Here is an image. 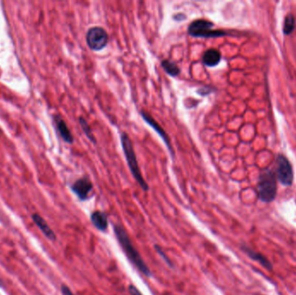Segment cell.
I'll use <instances>...</instances> for the list:
<instances>
[{
	"label": "cell",
	"instance_id": "obj_18",
	"mask_svg": "<svg viewBox=\"0 0 296 295\" xmlns=\"http://www.w3.org/2000/svg\"><path fill=\"white\" fill-rule=\"evenodd\" d=\"M128 291H129V293L131 295H143L140 291H139L136 286H134V285H130L129 286V288H128Z\"/></svg>",
	"mask_w": 296,
	"mask_h": 295
},
{
	"label": "cell",
	"instance_id": "obj_13",
	"mask_svg": "<svg viewBox=\"0 0 296 295\" xmlns=\"http://www.w3.org/2000/svg\"><path fill=\"white\" fill-rule=\"evenodd\" d=\"M222 55L218 49H209L203 53L202 61L203 64L207 67H215L219 64Z\"/></svg>",
	"mask_w": 296,
	"mask_h": 295
},
{
	"label": "cell",
	"instance_id": "obj_16",
	"mask_svg": "<svg viewBox=\"0 0 296 295\" xmlns=\"http://www.w3.org/2000/svg\"><path fill=\"white\" fill-rule=\"evenodd\" d=\"M79 123L81 125V129L83 130L85 134H86V136L90 139V141L96 143V138L94 136L92 129L90 128V126L88 125V123H87V121H86L83 117H80V118H79Z\"/></svg>",
	"mask_w": 296,
	"mask_h": 295
},
{
	"label": "cell",
	"instance_id": "obj_5",
	"mask_svg": "<svg viewBox=\"0 0 296 295\" xmlns=\"http://www.w3.org/2000/svg\"><path fill=\"white\" fill-rule=\"evenodd\" d=\"M276 173L277 181L283 186H292L294 179L293 165L284 154H278L276 157Z\"/></svg>",
	"mask_w": 296,
	"mask_h": 295
},
{
	"label": "cell",
	"instance_id": "obj_8",
	"mask_svg": "<svg viewBox=\"0 0 296 295\" xmlns=\"http://www.w3.org/2000/svg\"><path fill=\"white\" fill-rule=\"evenodd\" d=\"M140 115L142 116L143 120L160 135V138L163 139V141L165 142L166 146L168 148L171 156L174 157V151L171 148V141H170V139H169V136L167 135V133H166V131L160 127V125L149 113H145V112L142 111V112H140Z\"/></svg>",
	"mask_w": 296,
	"mask_h": 295
},
{
	"label": "cell",
	"instance_id": "obj_22",
	"mask_svg": "<svg viewBox=\"0 0 296 295\" xmlns=\"http://www.w3.org/2000/svg\"><path fill=\"white\" fill-rule=\"evenodd\" d=\"M3 286V284H2V281H1V279H0V286Z\"/></svg>",
	"mask_w": 296,
	"mask_h": 295
},
{
	"label": "cell",
	"instance_id": "obj_15",
	"mask_svg": "<svg viewBox=\"0 0 296 295\" xmlns=\"http://www.w3.org/2000/svg\"><path fill=\"white\" fill-rule=\"evenodd\" d=\"M161 66L164 70L172 77H176L180 75V69L173 62L170 60H163L161 62Z\"/></svg>",
	"mask_w": 296,
	"mask_h": 295
},
{
	"label": "cell",
	"instance_id": "obj_4",
	"mask_svg": "<svg viewBox=\"0 0 296 295\" xmlns=\"http://www.w3.org/2000/svg\"><path fill=\"white\" fill-rule=\"evenodd\" d=\"M214 23L212 21L206 19H197L192 21L189 25L188 35L194 38H216L224 37L228 35V33L222 29H213Z\"/></svg>",
	"mask_w": 296,
	"mask_h": 295
},
{
	"label": "cell",
	"instance_id": "obj_17",
	"mask_svg": "<svg viewBox=\"0 0 296 295\" xmlns=\"http://www.w3.org/2000/svg\"><path fill=\"white\" fill-rule=\"evenodd\" d=\"M155 249H156V251L158 252V254H159V255H160V256H161V257L164 259L165 261H166V263L168 264V265H170V266L172 267V264L171 263V261H170V260H169L168 258H167V256H166V255L164 254V252L162 251V249H160V247L158 246V245L155 246Z\"/></svg>",
	"mask_w": 296,
	"mask_h": 295
},
{
	"label": "cell",
	"instance_id": "obj_12",
	"mask_svg": "<svg viewBox=\"0 0 296 295\" xmlns=\"http://www.w3.org/2000/svg\"><path fill=\"white\" fill-rule=\"evenodd\" d=\"M90 220L96 229L100 231L105 232L108 229V219L104 212L96 211L90 216Z\"/></svg>",
	"mask_w": 296,
	"mask_h": 295
},
{
	"label": "cell",
	"instance_id": "obj_14",
	"mask_svg": "<svg viewBox=\"0 0 296 295\" xmlns=\"http://www.w3.org/2000/svg\"><path fill=\"white\" fill-rule=\"evenodd\" d=\"M294 29H295V18H294L293 13L288 12L285 16L282 32L285 36H289L293 33Z\"/></svg>",
	"mask_w": 296,
	"mask_h": 295
},
{
	"label": "cell",
	"instance_id": "obj_6",
	"mask_svg": "<svg viewBox=\"0 0 296 295\" xmlns=\"http://www.w3.org/2000/svg\"><path fill=\"white\" fill-rule=\"evenodd\" d=\"M87 46L94 51H100L107 46L108 43V32L102 27L90 28L86 35Z\"/></svg>",
	"mask_w": 296,
	"mask_h": 295
},
{
	"label": "cell",
	"instance_id": "obj_1",
	"mask_svg": "<svg viewBox=\"0 0 296 295\" xmlns=\"http://www.w3.org/2000/svg\"><path fill=\"white\" fill-rule=\"evenodd\" d=\"M113 231H114L117 240L119 242L120 245L122 246L123 251L125 252V255H127L131 263L133 264L139 272L142 273L143 275L147 277L151 276L150 269L132 243L127 230L121 224H114Z\"/></svg>",
	"mask_w": 296,
	"mask_h": 295
},
{
	"label": "cell",
	"instance_id": "obj_10",
	"mask_svg": "<svg viewBox=\"0 0 296 295\" xmlns=\"http://www.w3.org/2000/svg\"><path fill=\"white\" fill-rule=\"evenodd\" d=\"M54 122H55V127L58 131L60 136L64 141L69 144H72L74 142L72 133L70 132V128H68L66 122H64V119L60 115L54 116Z\"/></svg>",
	"mask_w": 296,
	"mask_h": 295
},
{
	"label": "cell",
	"instance_id": "obj_23",
	"mask_svg": "<svg viewBox=\"0 0 296 295\" xmlns=\"http://www.w3.org/2000/svg\"><path fill=\"white\" fill-rule=\"evenodd\" d=\"M254 295H261V294H258V293H256V294H254Z\"/></svg>",
	"mask_w": 296,
	"mask_h": 295
},
{
	"label": "cell",
	"instance_id": "obj_9",
	"mask_svg": "<svg viewBox=\"0 0 296 295\" xmlns=\"http://www.w3.org/2000/svg\"><path fill=\"white\" fill-rule=\"evenodd\" d=\"M241 249L244 254L247 255L248 257H250L254 261H256L263 269H266L268 271H273V264L263 254H261L260 252L256 251L255 249H251L250 247L248 246L246 244H242Z\"/></svg>",
	"mask_w": 296,
	"mask_h": 295
},
{
	"label": "cell",
	"instance_id": "obj_21",
	"mask_svg": "<svg viewBox=\"0 0 296 295\" xmlns=\"http://www.w3.org/2000/svg\"><path fill=\"white\" fill-rule=\"evenodd\" d=\"M186 16H185V15L182 14V13H179V14L176 15V16H175V17H173V18H174V19H176V20L177 21H181L182 20V19H183V18H186Z\"/></svg>",
	"mask_w": 296,
	"mask_h": 295
},
{
	"label": "cell",
	"instance_id": "obj_3",
	"mask_svg": "<svg viewBox=\"0 0 296 295\" xmlns=\"http://www.w3.org/2000/svg\"><path fill=\"white\" fill-rule=\"evenodd\" d=\"M121 141H122V149L125 154L127 162L130 169L131 172L133 174L134 179L136 180L139 186L145 191L149 190V186L143 179L141 171L139 170V164L137 161L136 154L134 153V145L131 141L130 138L128 136V133H122L121 134Z\"/></svg>",
	"mask_w": 296,
	"mask_h": 295
},
{
	"label": "cell",
	"instance_id": "obj_11",
	"mask_svg": "<svg viewBox=\"0 0 296 295\" xmlns=\"http://www.w3.org/2000/svg\"><path fill=\"white\" fill-rule=\"evenodd\" d=\"M32 219H33V222L36 223V225L38 226V229L43 232V234L48 239L51 241H55L56 239L55 232L53 231L52 229L48 225L46 221L44 220L40 215L37 214V213L32 215Z\"/></svg>",
	"mask_w": 296,
	"mask_h": 295
},
{
	"label": "cell",
	"instance_id": "obj_7",
	"mask_svg": "<svg viewBox=\"0 0 296 295\" xmlns=\"http://www.w3.org/2000/svg\"><path fill=\"white\" fill-rule=\"evenodd\" d=\"M71 190L81 201H85L90 197L93 190V184L87 178H81L71 185Z\"/></svg>",
	"mask_w": 296,
	"mask_h": 295
},
{
	"label": "cell",
	"instance_id": "obj_19",
	"mask_svg": "<svg viewBox=\"0 0 296 295\" xmlns=\"http://www.w3.org/2000/svg\"><path fill=\"white\" fill-rule=\"evenodd\" d=\"M61 290L64 295H75L66 285H63L61 287Z\"/></svg>",
	"mask_w": 296,
	"mask_h": 295
},
{
	"label": "cell",
	"instance_id": "obj_20",
	"mask_svg": "<svg viewBox=\"0 0 296 295\" xmlns=\"http://www.w3.org/2000/svg\"><path fill=\"white\" fill-rule=\"evenodd\" d=\"M211 92H212L211 88H206V87H203V88H200V90H197V93L202 96H207V95H209Z\"/></svg>",
	"mask_w": 296,
	"mask_h": 295
},
{
	"label": "cell",
	"instance_id": "obj_2",
	"mask_svg": "<svg viewBox=\"0 0 296 295\" xmlns=\"http://www.w3.org/2000/svg\"><path fill=\"white\" fill-rule=\"evenodd\" d=\"M277 179L272 168L265 167L259 173L256 193L258 199L264 203H270L277 196Z\"/></svg>",
	"mask_w": 296,
	"mask_h": 295
}]
</instances>
